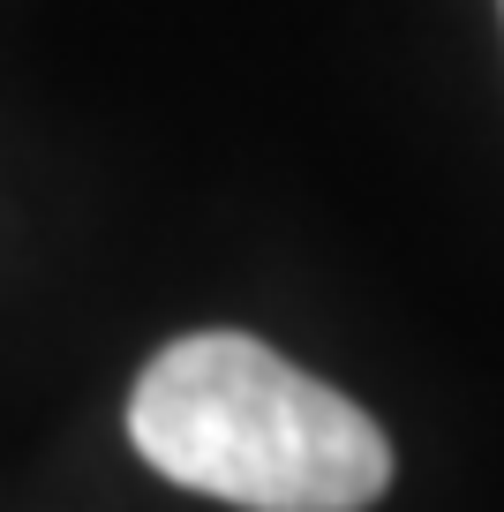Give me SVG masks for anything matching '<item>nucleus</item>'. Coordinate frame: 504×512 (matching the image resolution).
<instances>
[{
	"mask_svg": "<svg viewBox=\"0 0 504 512\" xmlns=\"http://www.w3.org/2000/svg\"><path fill=\"white\" fill-rule=\"evenodd\" d=\"M128 437L166 482L241 512H362L392 490V437L249 332H181L128 392Z\"/></svg>",
	"mask_w": 504,
	"mask_h": 512,
	"instance_id": "nucleus-1",
	"label": "nucleus"
}]
</instances>
